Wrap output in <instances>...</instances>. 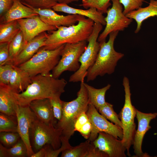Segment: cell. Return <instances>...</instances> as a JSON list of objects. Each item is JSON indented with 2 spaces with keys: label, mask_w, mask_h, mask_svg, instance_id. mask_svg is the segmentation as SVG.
Returning <instances> with one entry per match:
<instances>
[{
  "label": "cell",
  "mask_w": 157,
  "mask_h": 157,
  "mask_svg": "<svg viewBox=\"0 0 157 157\" xmlns=\"http://www.w3.org/2000/svg\"><path fill=\"white\" fill-rule=\"evenodd\" d=\"M14 0H0V17H3L12 6Z\"/></svg>",
  "instance_id": "cell-39"
},
{
  "label": "cell",
  "mask_w": 157,
  "mask_h": 157,
  "mask_svg": "<svg viewBox=\"0 0 157 157\" xmlns=\"http://www.w3.org/2000/svg\"><path fill=\"white\" fill-rule=\"evenodd\" d=\"M91 142L88 140L75 147L71 146L61 152V157H86Z\"/></svg>",
  "instance_id": "cell-28"
},
{
  "label": "cell",
  "mask_w": 157,
  "mask_h": 157,
  "mask_svg": "<svg viewBox=\"0 0 157 157\" xmlns=\"http://www.w3.org/2000/svg\"><path fill=\"white\" fill-rule=\"evenodd\" d=\"M145 0H119L124 6L123 13L125 15L129 13L137 10L141 6Z\"/></svg>",
  "instance_id": "cell-35"
},
{
  "label": "cell",
  "mask_w": 157,
  "mask_h": 157,
  "mask_svg": "<svg viewBox=\"0 0 157 157\" xmlns=\"http://www.w3.org/2000/svg\"><path fill=\"white\" fill-rule=\"evenodd\" d=\"M110 1L111 0H81L82 3L79 6L86 9L94 7L102 13H105L111 5L110 2Z\"/></svg>",
  "instance_id": "cell-31"
},
{
  "label": "cell",
  "mask_w": 157,
  "mask_h": 157,
  "mask_svg": "<svg viewBox=\"0 0 157 157\" xmlns=\"http://www.w3.org/2000/svg\"><path fill=\"white\" fill-rule=\"evenodd\" d=\"M14 66L11 64L0 66V83L9 85Z\"/></svg>",
  "instance_id": "cell-34"
},
{
  "label": "cell",
  "mask_w": 157,
  "mask_h": 157,
  "mask_svg": "<svg viewBox=\"0 0 157 157\" xmlns=\"http://www.w3.org/2000/svg\"><path fill=\"white\" fill-rule=\"evenodd\" d=\"M94 24L91 19L85 18L76 24L58 27L57 29L50 31L44 46L41 48L53 50L66 44L87 41L92 32Z\"/></svg>",
  "instance_id": "cell-2"
},
{
  "label": "cell",
  "mask_w": 157,
  "mask_h": 157,
  "mask_svg": "<svg viewBox=\"0 0 157 157\" xmlns=\"http://www.w3.org/2000/svg\"><path fill=\"white\" fill-rule=\"evenodd\" d=\"M119 31L112 32L109 34L107 42H101L100 48L94 65L88 71L86 77L87 82L94 80L98 76L111 74L115 70L118 61L124 54L115 50V40Z\"/></svg>",
  "instance_id": "cell-4"
},
{
  "label": "cell",
  "mask_w": 157,
  "mask_h": 157,
  "mask_svg": "<svg viewBox=\"0 0 157 157\" xmlns=\"http://www.w3.org/2000/svg\"><path fill=\"white\" fill-rule=\"evenodd\" d=\"M21 1V0H20Z\"/></svg>",
  "instance_id": "cell-43"
},
{
  "label": "cell",
  "mask_w": 157,
  "mask_h": 157,
  "mask_svg": "<svg viewBox=\"0 0 157 157\" xmlns=\"http://www.w3.org/2000/svg\"><path fill=\"white\" fill-rule=\"evenodd\" d=\"M48 34L44 32L29 41L13 62L15 66H19L31 59L45 45Z\"/></svg>",
  "instance_id": "cell-17"
},
{
  "label": "cell",
  "mask_w": 157,
  "mask_h": 157,
  "mask_svg": "<svg viewBox=\"0 0 157 157\" xmlns=\"http://www.w3.org/2000/svg\"><path fill=\"white\" fill-rule=\"evenodd\" d=\"M15 92L9 85L0 83V112L16 116L18 104L14 95Z\"/></svg>",
  "instance_id": "cell-20"
},
{
  "label": "cell",
  "mask_w": 157,
  "mask_h": 157,
  "mask_svg": "<svg viewBox=\"0 0 157 157\" xmlns=\"http://www.w3.org/2000/svg\"><path fill=\"white\" fill-rule=\"evenodd\" d=\"M28 6L37 13L41 19L45 23L57 28L75 24L80 20L85 18V16L78 15L69 14L66 16L59 15L51 8L36 9Z\"/></svg>",
  "instance_id": "cell-15"
},
{
  "label": "cell",
  "mask_w": 157,
  "mask_h": 157,
  "mask_svg": "<svg viewBox=\"0 0 157 157\" xmlns=\"http://www.w3.org/2000/svg\"><path fill=\"white\" fill-rule=\"evenodd\" d=\"M29 106L38 119L46 123L55 125L57 122L49 99H35L31 101Z\"/></svg>",
  "instance_id": "cell-19"
},
{
  "label": "cell",
  "mask_w": 157,
  "mask_h": 157,
  "mask_svg": "<svg viewBox=\"0 0 157 157\" xmlns=\"http://www.w3.org/2000/svg\"><path fill=\"white\" fill-rule=\"evenodd\" d=\"M79 0H56L57 3L68 4L74 2H78Z\"/></svg>",
  "instance_id": "cell-42"
},
{
  "label": "cell",
  "mask_w": 157,
  "mask_h": 157,
  "mask_svg": "<svg viewBox=\"0 0 157 157\" xmlns=\"http://www.w3.org/2000/svg\"><path fill=\"white\" fill-rule=\"evenodd\" d=\"M52 106L54 117L57 121L60 120L63 113L62 101L58 99H50Z\"/></svg>",
  "instance_id": "cell-37"
},
{
  "label": "cell",
  "mask_w": 157,
  "mask_h": 157,
  "mask_svg": "<svg viewBox=\"0 0 157 157\" xmlns=\"http://www.w3.org/2000/svg\"><path fill=\"white\" fill-rule=\"evenodd\" d=\"M26 44L23 33L20 30L9 43L10 59L11 64H12L14 59Z\"/></svg>",
  "instance_id": "cell-27"
},
{
  "label": "cell",
  "mask_w": 157,
  "mask_h": 157,
  "mask_svg": "<svg viewBox=\"0 0 157 157\" xmlns=\"http://www.w3.org/2000/svg\"><path fill=\"white\" fill-rule=\"evenodd\" d=\"M31 81L24 91L14 93L18 105L28 106L33 100L39 99H60L67 84L64 79L56 78L51 74L31 77Z\"/></svg>",
  "instance_id": "cell-1"
},
{
  "label": "cell",
  "mask_w": 157,
  "mask_h": 157,
  "mask_svg": "<svg viewBox=\"0 0 157 157\" xmlns=\"http://www.w3.org/2000/svg\"><path fill=\"white\" fill-rule=\"evenodd\" d=\"M102 26L99 23H94L92 32L87 40L88 44L79 59L80 67L70 76L69 82L84 81L88 70L94 64L100 48L98 39Z\"/></svg>",
  "instance_id": "cell-8"
},
{
  "label": "cell",
  "mask_w": 157,
  "mask_h": 157,
  "mask_svg": "<svg viewBox=\"0 0 157 157\" xmlns=\"http://www.w3.org/2000/svg\"><path fill=\"white\" fill-rule=\"evenodd\" d=\"M111 1L112 6L107 10V15L105 18L106 27L98 38V41L99 42L106 41V37L111 32L124 30L132 21V19L123 13L122 5L119 0Z\"/></svg>",
  "instance_id": "cell-10"
},
{
  "label": "cell",
  "mask_w": 157,
  "mask_h": 157,
  "mask_svg": "<svg viewBox=\"0 0 157 157\" xmlns=\"http://www.w3.org/2000/svg\"><path fill=\"white\" fill-rule=\"evenodd\" d=\"M99 113L107 119L122 129V125L119 115L115 111L112 104L106 102L98 110Z\"/></svg>",
  "instance_id": "cell-30"
},
{
  "label": "cell",
  "mask_w": 157,
  "mask_h": 157,
  "mask_svg": "<svg viewBox=\"0 0 157 157\" xmlns=\"http://www.w3.org/2000/svg\"><path fill=\"white\" fill-rule=\"evenodd\" d=\"M9 46V43H0V66L11 64Z\"/></svg>",
  "instance_id": "cell-36"
},
{
  "label": "cell",
  "mask_w": 157,
  "mask_h": 157,
  "mask_svg": "<svg viewBox=\"0 0 157 157\" xmlns=\"http://www.w3.org/2000/svg\"><path fill=\"white\" fill-rule=\"evenodd\" d=\"M87 41L65 44L60 59L52 71L51 74L54 77L58 78L65 71L74 72L79 69V59L87 47Z\"/></svg>",
  "instance_id": "cell-9"
},
{
  "label": "cell",
  "mask_w": 157,
  "mask_h": 157,
  "mask_svg": "<svg viewBox=\"0 0 157 157\" xmlns=\"http://www.w3.org/2000/svg\"><path fill=\"white\" fill-rule=\"evenodd\" d=\"M17 21L26 44L42 33L56 30L57 28L45 23L41 19L39 15Z\"/></svg>",
  "instance_id": "cell-14"
},
{
  "label": "cell",
  "mask_w": 157,
  "mask_h": 157,
  "mask_svg": "<svg viewBox=\"0 0 157 157\" xmlns=\"http://www.w3.org/2000/svg\"><path fill=\"white\" fill-rule=\"evenodd\" d=\"M25 5L36 9L52 8L57 3L56 0H21Z\"/></svg>",
  "instance_id": "cell-33"
},
{
  "label": "cell",
  "mask_w": 157,
  "mask_h": 157,
  "mask_svg": "<svg viewBox=\"0 0 157 157\" xmlns=\"http://www.w3.org/2000/svg\"><path fill=\"white\" fill-rule=\"evenodd\" d=\"M28 157L26 146L21 138L15 144L8 148L0 144V157Z\"/></svg>",
  "instance_id": "cell-26"
},
{
  "label": "cell",
  "mask_w": 157,
  "mask_h": 157,
  "mask_svg": "<svg viewBox=\"0 0 157 157\" xmlns=\"http://www.w3.org/2000/svg\"><path fill=\"white\" fill-rule=\"evenodd\" d=\"M62 131L53 124H47L37 117L32 123L30 137L32 148L34 153L46 145L51 146L54 150L61 145Z\"/></svg>",
  "instance_id": "cell-6"
},
{
  "label": "cell",
  "mask_w": 157,
  "mask_h": 157,
  "mask_svg": "<svg viewBox=\"0 0 157 157\" xmlns=\"http://www.w3.org/2000/svg\"><path fill=\"white\" fill-rule=\"evenodd\" d=\"M118 139L110 134L101 132L99 133L97 138L92 142L108 157H126V149L122 140Z\"/></svg>",
  "instance_id": "cell-13"
},
{
  "label": "cell",
  "mask_w": 157,
  "mask_h": 157,
  "mask_svg": "<svg viewBox=\"0 0 157 157\" xmlns=\"http://www.w3.org/2000/svg\"><path fill=\"white\" fill-rule=\"evenodd\" d=\"M65 44L53 50L41 48L31 59L18 67L31 77L49 74L58 63Z\"/></svg>",
  "instance_id": "cell-5"
},
{
  "label": "cell",
  "mask_w": 157,
  "mask_h": 157,
  "mask_svg": "<svg viewBox=\"0 0 157 157\" xmlns=\"http://www.w3.org/2000/svg\"><path fill=\"white\" fill-rule=\"evenodd\" d=\"M126 15L136 22L137 25L135 33H137L140 31L144 21L151 17H157V0H150L147 6L140 7L129 13Z\"/></svg>",
  "instance_id": "cell-22"
},
{
  "label": "cell",
  "mask_w": 157,
  "mask_h": 157,
  "mask_svg": "<svg viewBox=\"0 0 157 157\" xmlns=\"http://www.w3.org/2000/svg\"><path fill=\"white\" fill-rule=\"evenodd\" d=\"M157 113H145L136 109V117L138 122V128L134 139L133 148L135 156L147 157V154L143 153L142 146L143 138L146 132L151 128L149 125L151 120L155 119Z\"/></svg>",
  "instance_id": "cell-16"
},
{
  "label": "cell",
  "mask_w": 157,
  "mask_h": 157,
  "mask_svg": "<svg viewBox=\"0 0 157 157\" xmlns=\"http://www.w3.org/2000/svg\"><path fill=\"white\" fill-rule=\"evenodd\" d=\"M21 139L18 132H0V141L5 147H10L16 143Z\"/></svg>",
  "instance_id": "cell-32"
},
{
  "label": "cell",
  "mask_w": 157,
  "mask_h": 157,
  "mask_svg": "<svg viewBox=\"0 0 157 157\" xmlns=\"http://www.w3.org/2000/svg\"><path fill=\"white\" fill-rule=\"evenodd\" d=\"M52 8L55 11L83 16L91 19L94 23H99L102 25H106L103 13L94 7L83 10L70 7L67 4L57 3Z\"/></svg>",
  "instance_id": "cell-18"
},
{
  "label": "cell",
  "mask_w": 157,
  "mask_h": 157,
  "mask_svg": "<svg viewBox=\"0 0 157 157\" xmlns=\"http://www.w3.org/2000/svg\"><path fill=\"white\" fill-rule=\"evenodd\" d=\"M86 113L92 126L91 134L88 139L90 142L94 141L97 138L99 133L101 132L110 134L120 140L122 139V129L108 121L92 105L89 104Z\"/></svg>",
  "instance_id": "cell-11"
},
{
  "label": "cell",
  "mask_w": 157,
  "mask_h": 157,
  "mask_svg": "<svg viewBox=\"0 0 157 157\" xmlns=\"http://www.w3.org/2000/svg\"><path fill=\"white\" fill-rule=\"evenodd\" d=\"M38 15L32 9L23 4L20 0H14L13 4L4 15L0 18V23L8 22Z\"/></svg>",
  "instance_id": "cell-21"
},
{
  "label": "cell",
  "mask_w": 157,
  "mask_h": 157,
  "mask_svg": "<svg viewBox=\"0 0 157 157\" xmlns=\"http://www.w3.org/2000/svg\"><path fill=\"white\" fill-rule=\"evenodd\" d=\"M17 132L16 116L0 113V132Z\"/></svg>",
  "instance_id": "cell-29"
},
{
  "label": "cell",
  "mask_w": 157,
  "mask_h": 157,
  "mask_svg": "<svg viewBox=\"0 0 157 157\" xmlns=\"http://www.w3.org/2000/svg\"><path fill=\"white\" fill-rule=\"evenodd\" d=\"M89 121L86 112H83L77 119L74 125V131H78L81 127Z\"/></svg>",
  "instance_id": "cell-38"
},
{
  "label": "cell",
  "mask_w": 157,
  "mask_h": 157,
  "mask_svg": "<svg viewBox=\"0 0 157 157\" xmlns=\"http://www.w3.org/2000/svg\"><path fill=\"white\" fill-rule=\"evenodd\" d=\"M84 84L88 91L89 104L94 106L98 110L100 107L106 104L105 94L111 85L108 84L104 87L98 89L85 83H84Z\"/></svg>",
  "instance_id": "cell-24"
},
{
  "label": "cell",
  "mask_w": 157,
  "mask_h": 157,
  "mask_svg": "<svg viewBox=\"0 0 157 157\" xmlns=\"http://www.w3.org/2000/svg\"><path fill=\"white\" fill-rule=\"evenodd\" d=\"M20 30L17 20L0 23V43H9Z\"/></svg>",
  "instance_id": "cell-25"
},
{
  "label": "cell",
  "mask_w": 157,
  "mask_h": 157,
  "mask_svg": "<svg viewBox=\"0 0 157 157\" xmlns=\"http://www.w3.org/2000/svg\"><path fill=\"white\" fill-rule=\"evenodd\" d=\"M123 85L125 93L124 103L118 115L122 125L123 137L122 140L127 151V154L129 156L130 149L133 144L136 131L134 119L136 109L131 103L129 81L126 76L123 78Z\"/></svg>",
  "instance_id": "cell-7"
},
{
  "label": "cell",
  "mask_w": 157,
  "mask_h": 157,
  "mask_svg": "<svg viewBox=\"0 0 157 157\" xmlns=\"http://www.w3.org/2000/svg\"><path fill=\"white\" fill-rule=\"evenodd\" d=\"M45 148L43 147L38 151L35 153L31 157H45Z\"/></svg>",
  "instance_id": "cell-41"
},
{
  "label": "cell",
  "mask_w": 157,
  "mask_h": 157,
  "mask_svg": "<svg viewBox=\"0 0 157 157\" xmlns=\"http://www.w3.org/2000/svg\"><path fill=\"white\" fill-rule=\"evenodd\" d=\"M17 121V132L25 144L28 157H31L34 153L31 145L30 133L33 122L37 117L29 105H18L16 110Z\"/></svg>",
  "instance_id": "cell-12"
},
{
  "label": "cell",
  "mask_w": 157,
  "mask_h": 157,
  "mask_svg": "<svg viewBox=\"0 0 157 157\" xmlns=\"http://www.w3.org/2000/svg\"><path fill=\"white\" fill-rule=\"evenodd\" d=\"M84 83L81 82L76 99L69 102L62 101V117L55 125L61 130V136L69 139L75 132L74 125L77 119L83 112H86L88 108V94Z\"/></svg>",
  "instance_id": "cell-3"
},
{
  "label": "cell",
  "mask_w": 157,
  "mask_h": 157,
  "mask_svg": "<svg viewBox=\"0 0 157 157\" xmlns=\"http://www.w3.org/2000/svg\"><path fill=\"white\" fill-rule=\"evenodd\" d=\"M92 129V125L89 120L81 127L78 131L84 138L88 140L90 137Z\"/></svg>",
  "instance_id": "cell-40"
},
{
  "label": "cell",
  "mask_w": 157,
  "mask_h": 157,
  "mask_svg": "<svg viewBox=\"0 0 157 157\" xmlns=\"http://www.w3.org/2000/svg\"><path fill=\"white\" fill-rule=\"evenodd\" d=\"M31 82V77L26 72L14 66L9 85L15 92L20 93L24 91Z\"/></svg>",
  "instance_id": "cell-23"
}]
</instances>
